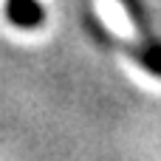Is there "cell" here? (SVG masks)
Listing matches in <instances>:
<instances>
[{
    "instance_id": "6da1fadb",
    "label": "cell",
    "mask_w": 161,
    "mask_h": 161,
    "mask_svg": "<svg viewBox=\"0 0 161 161\" xmlns=\"http://www.w3.org/2000/svg\"><path fill=\"white\" fill-rule=\"evenodd\" d=\"M93 8H96L99 20L130 48L133 57H139L150 71H158L161 74V48L150 45V42L139 34L136 23L127 17V11H125V6H122L119 0H93Z\"/></svg>"
},
{
    "instance_id": "7a4b0ae2",
    "label": "cell",
    "mask_w": 161,
    "mask_h": 161,
    "mask_svg": "<svg viewBox=\"0 0 161 161\" xmlns=\"http://www.w3.org/2000/svg\"><path fill=\"white\" fill-rule=\"evenodd\" d=\"M8 17H11V23L31 28V25L40 23L42 14H40V8H37L31 0H8Z\"/></svg>"
}]
</instances>
